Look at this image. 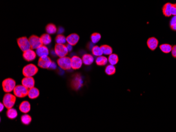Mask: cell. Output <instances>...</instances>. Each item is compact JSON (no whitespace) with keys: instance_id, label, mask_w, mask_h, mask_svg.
Instances as JSON below:
<instances>
[{"instance_id":"6da1fadb","label":"cell","mask_w":176,"mask_h":132,"mask_svg":"<svg viewBox=\"0 0 176 132\" xmlns=\"http://www.w3.org/2000/svg\"><path fill=\"white\" fill-rule=\"evenodd\" d=\"M70 84L71 88L74 90H78L83 86V79L82 76L79 74H76L72 76Z\"/></svg>"},{"instance_id":"7a4b0ae2","label":"cell","mask_w":176,"mask_h":132,"mask_svg":"<svg viewBox=\"0 0 176 132\" xmlns=\"http://www.w3.org/2000/svg\"><path fill=\"white\" fill-rule=\"evenodd\" d=\"M16 95L7 93L5 94L3 99V103L7 109H9L13 107L16 102Z\"/></svg>"},{"instance_id":"3957f363","label":"cell","mask_w":176,"mask_h":132,"mask_svg":"<svg viewBox=\"0 0 176 132\" xmlns=\"http://www.w3.org/2000/svg\"><path fill=\"white\" fill-rule=\"evenodd\" d=\"M38 68L33 64H29L23 68V75L25 77H32L38 73Z\"/></svg>"},{"instance_id":"277c9868","label":"cell","mask_w":176,"mask_h":132,"mask_svg":"<svg viewBox=\"0 0 176 132\" xmlns=\"http://www.w3.org/2000/svg\"><path fill=\"white\" fill-rule=\"evenodd\" d=\"M57 63L60 68L64 70H69L71 67V59L69 57H60L57 60Z\"/></svg>"},{"instance_id":"5b68a950","label":"cell","mask_w":176,"mask_h":132,"mask_svg":"<svg viewBox=\"0 0 176 132\" xmlns=\"http://www.w3.org/2000/svg\"><path fill=\"white\" fill-rule=\"evenodd\" d=\"M16 86V81L11 78L7 79L2 82L3 90L5 93L11 92Z\"/></svg>"},{"instance_id":"8992f818","label":"cell","mask_w":176,"mask_h":132,"mask_svg":"<svg viewBox=\"0 0 176 132\" xmlns=\"http://www.w3.org/2000/svg\"><path fill=\"white\" fill-rule=\"evenodd\" d=\"M29 90L23 85H18L13 90L14 94L17 97L23 98L28 95Z\"/></svg>"},{"instance_id":"52a82bcc","label":"cell","mask_w":176,"mask_h":132,"mask_svg":"<svg viewBox=\"0 0 176 132\" xmlns=\"http://www.w3.org/2000/svg\"><path fill=\"white\" fill-rule=\"evenodd\" d=\"M17 43L20 49L23 52L31 49V46L29 42V39L25 36L19 38L17 40Z\"/></svg>"},{"instance_id":"ba28073f","label":"cell","mask_w":176,"mask_h":132,"mask_svg":"<svg viewBox=\"0 0 176 132\" xmlns=\"http://www.w3.org/2000/svg\"><path fill=\"white\" fill-rule=\"evenodd\" d=\"M54 51L56 55L59 57H65L68 54L69 51L67 47L65 44H56L55 45Z\"/></svg>"},{"instance_id":"9c48e42d","label":"cell","mask_w":176,"mask_h":132,"mask_svg":"<svg viewBox=\"0 0 176 132\" xmlns=\"http://www.w3.org/2000/svg\"><path fill=\"white\" fill-rule=\"evenodd\" d=\"M29 42L31 46V49H37L40 46L42 45L43 43L41 38H39L38 36L35 35H32L29 38Z\"/></svg>"},{"instance_id":"30bf717a","label":"cell","mask_w":176,"mask_h":132,"mask_svg":"<svg viewBox=\"0 0 176 132\" xmlns=\"http://www.w3.org/2000/svg\"><path fill=\"white\" fill-rule=\"evenodd\" d=\"M52 61L48 56H43L40 57L38 61V65L41 68H49Z\"/></svg>"},{"instance_id":"8fae6325","label":"cell","mask_w":176,"mask_h":132,"mask_svg":"<svg viewBox=\"0 0 176 132\" xmlns=\"http://www.w3.org/2000/svg\"><path fill=\"white\" fill-rule=\"evenodd\" d=\"M36 52L33 50V49H30L29 50L23 52V57L27 62H31L36 59Z\"/></svg>"},{"instance_id":"7c38bea8","label":"cell","mask_w":176,"mask_h":132,"mask_svg":"<svg viewBox=\"0 0 176 132\" xmlns=\"http://www.w3.org/2000/svg\"><path fill=\"white\" fill-rule=\"evenodd\" d=\"M82 59L78 56H73L71 58V67L74 70H78L82 65Z\"/></svg>"},{"instance_id":"4fadbf2b","label":"cell","mask_w":176,"mask_h":132,"mask_svg":"<svg viewBox=\"0 0 176 132\" xmlns=\"http://www.w3.org/2000/svg\"><path fill=\"white\" fill-rule=\"evenodd\" d=\"M22 85L28 89L33 88L35 85V81L33 77H25L22 80Z\"/></svg>"},{"instance_id":"5bb4252c","label":"cell","mask_w":176,"mask_h":132,"mask_svg":"<svg viewBox=\"0 0 176 132\" xmlns=\"http://www.w3.org/2000/svg\"><path fill=\"white\" fill-rule=\"evenodd\" d=\"M67 42L68 43L71 44L72 46L76 45L78 43L80 37L76 33H72L68 35L67 38Z\"/></svg>"},{"instance_id":"9a60e30c","label":"cell","mask_w":176,"mask_h":132,"mask_svg":"<svg viewBox=\"0 0 176 132\" xmlns=\"http://www.w3.org/2000/svg\"><path fill=\"white\" fill-rule=\"evenodd\" d=\"M36 55L40 57L43 56H48L49 54V50L47 46L45 45H42L38 49H36Z\"/></svg>"},{"instance_id":"2e32d148","label":"cell","mask_w":176,"mask_h":132,"mask_svg":"<svg viewBox=\"0 0 176 132\" xmlns=\"http://www.w3.org/2000/svg\"><path fill=\"white\" fill-rule=\"evenodd\" d=\"M158 40L156 38H150L148 40L147 45L148 47L152 51L155 50L158 45Z\"/></svg>"},{"instance_id":"e0dca14e","label":"cell","mask_w":176,"mask_h":132,"mask_svg":"<svg viewBox=\"0 0 176 132\" xmlns=\"http://www.w3.org/2000/svg\"><path fill=\"white\" fill-rule=\"evenodd\" d=\"M19 110L23 113H25V114L28 113L31 110L30 104L29 102L27 101L22 102L19 106Z\"/></svg>"},{"instance_id":"ac0fdd59","label":"cell","mask_w":176,"mask_h":132,"mask_svg":"<svg viewBox=\"0 0 176 132\" xmlns=\"http://www.w3.org/2000/svg\"><path fill=\"white\" fill-rule=\"evenodd\" d=\"M82 59L83 63L85 65H90L94 62V56L89 54H85V55H83Z\"/></svg>"},{"instance_id":"d6986e66","label":"cell","mask_w":176,"mask_h":132,"mask_svg":"<svg viewBox=\"0 0 176 132\" xmlns=\"http://www.w3.org/2000/svg\"><path fill=\"white\" fill-rule=\"evenodd\" d=\"M172 4L170 3H167L164 5L163 7V12L164 16L166 17H170L172 14Z\"/></svg>"},{"instance_id":"ffe728a7","label":"cell","mask_w":176,"mask_h":132,"mask_svg":"<svg viewBox=\"0 0 176 132\" xmlns=\"http://www.w3.org/2000/svg\"><path fill=\"white\" fill-rule=\"evenodd\" d=\"M40 95V92L38 88H32L29 90L28 96L30 99H35L39 97Z\"/></svg>"},{"instance_id":"44dd1931","label":"cell","mask_w":176,"mask_h":132,"mask_svg":"<svg viewBox=\"0 0 176 132\" xmlns=\"http://www.w3.org/2000/svg\"><path fill=\"white\" fill-rule=\"evenodd\" d=\"M108 62V59L105 56L102 55L98 56L96 59V64L99 66H104L107 64Z\"/></svg>"},{"instance_id":"7402d4cb","label":"cell","mask_w":176,"mask_h":132,"mask_svg":"<svg viewBox=\"0 0 176 132\" xmlns=\"http://www.w3.org/2000/svg\"><path fill=\"white\" fill-rule=\"evenodd\" d=\"M6 114H7V116L9 119H13L18 116V112L16 109L11 108L7 109Z\"/></svg>"},{"instance_id":"603a6c76","label":"cell","mask_w":176,"mask_h":132,"mask_svg":"<svg viewBox=\"0 0 176 132\" xmlns=\"http://www.w3.org/2000/svg\"><path fill=\"white\" fill-rule=\"evenodd\" d=\"M40 38L41 41L42 42L43 45H47L50 44L51 42V37L50 36V35L48 33L43 34L41 36Z\"/></svg>"},{"instance_id":"cb8c5ba5","label":"cell","mask_w":176,"mask_h":132,"mask_svg":"<svg viewBox=\"0 0 176 132\" xmlns=\"http://www.w3.org/2000/svg\"><path fill=\"white\" fill-rule=\"evenodd\" d=\"M45 30L47 33H48L49 34H54L57 32L58 29L56 28V25L52 23H50L45 27Z\"/></svg>"},{"instance_id":"d4e9b609","label":"cell","mask_w":176,"mask_h":132,"mask_svg":"<svg viewBox=\"0 0 176 132\" xmlns=\"http://www.w3.org/2000/svg\"><path fill=\"white\" fill-rule=\"evenodd\" d=\"M108 62L110 64L114 65L118 63L119 57L116 54H112L109 55V57L108 58Z\"/></svg>"},{"instance_id":"484cf974","label":"cell","mask_w":176,"mask_h":132,"mask_svg":"<svg viewBox=\"0 0 176 132\" xmlns=\"http://www.w3.org/2000/svg\"><path fill=\"white\" fill-rule=\"evenodd\" d=\"M100 47L103 54L105 55H109L112 53L113 50L111 46H109L108 45H103Z\"/></svg>"},{"instance_id":"4316f807","label":"cell","mask_w":176,"mask_h":132,"mask_svg":"<svg viewBox=\"0 0 176 132\" xmlns=\"http://www.w3.org/2000/svg\"><path fill=\"white\" fill-rule=\"evenodd\" d=\"M116 67L114 65L110 64L107 65V67L105 68V72L107 75H112L116 73Z\"/></svg>"},{"instance_id":"83f0119b","label":"cell","mask_w":176,"mask_h":132,"mask_svg":"<svg viewBox=\"0 0 176 132\" xmlns=\"http://www.w3.org/2000/svg\"><path fill=\"white\" fill-rule=\"evenodd\" d=\"M21 120L23 124L28 125L31 122L32 118L29 115L24 114L21 117Z\"/></svg>"},{"instance_id":"f1b7e54d","label":"cell","mask_w":176,"mask_h":132,"mask_svg":"<svg viewBox=\"0 0 176 132\" xmlns=\"http://www.w3.org/2000/svg\"><path fill=\"white\" fill-rule=\"evenodd\" d=\"M160 49L163 53H169L172 52V46L170 44H163L160 46Z\"/></svg>"},{"instance_id":"f546056e","label":"cell","mask_w":176,"mask_h":132,"mask_svg":"<svg viewBox=\"0 0 176 132\" xmlns=\"http://www.w3.org/2000/svg\"><path fill=\"white\" fill-rule=\"evenodd\" d=\"M91 51L93 55L97 56V57L101 56L103 54L102 50L101 49V47H99L98 46H94L93 49H92Z\"/></svg>"},{"instance_id":"4dcf8cb0","label":"cell","mask_w":176,"mask_h":132,"mask_svg":"<svg viewBox=\"0 0 176 132\" xmlns=\"http://www.w3.org/2000/svg\"><path fill=\"white\" fill-rule=\"evenodd\" d=\"M55 40L57 44H64L67 42V38L62 34H58L56 35Z\"/></svg>"},{"instance_id":"1f68e13d","label":"cell","mask_w":176,"mask_h":132,"mask_svg":"<svg viewBox=\"0 0 176 132\" xmlns=\"http://www.w3.org/2000/svg\"><path fill=\"white\" fill-rule=\"evenodd\" d=\"M101 35L100 33H94L91 35V40L92 43L94 44H96L98 43L99 41L101 40Z\"/></svg>"},{"instance_id":"d6a6232c","label":"cell","mask_w":176,"mask_h":132,"mask_svg":"<svg viewBox=\"0 0 176 132\" xmlns=\"http://www.w3.org/2000/svg\"><path fill=\"white\" fill-rule=\"evenodd\" d=\"M172 16H176V4H172Z\"/></svg>"},{"instance_id":"836d02e7","label":"cell","mask_w":176,"mask_h":132,"mask_svg":"<svg viewBox=\"0 0 176 132\" xmlns=\"http://www.w3.org/2000/svg\"><path fill=\"white\" fill-rule=\"evenodd\" d=\"M176 24V16H174L170 21V26L172 25L175 24Z\"/></svg>"},{"instance_id":"e575fe53","label":"cell","mask_w":176,"mask_h":132,"mask_svg":"<svg viewBox=\"0 0 176 132\" xmlns=\"http://www.w3.org/2000/svg\"><path fill=\"white\" fill-rule=\"evenodd\" d=\"M171 52H172V55L174 57H176V45L172 46V49Z\"/></svg>"},{"instance_id":"d590c367","label":"cell","mask_w":176,"mask_h":132,"mask_svg":"<svg viewBox=\"0 0 176 132\" xmlns=\"http://www.w3.org/2000/svg\"><path fill=\"white\" fill-rule=\"evenodd\" d=\"M56 68V64L55 62H52L48 69H49V70H55Z\"/></svg>"},{"instance_id":"8d00e7d4","label":"cell","mask_w":176,"mask_h":132,"mask_svg":"<svg viewBox=\"0 0 176 132\" xmlns=\"http://www.w3.org/2000/svg\"><path fill=\"white\" fill-rule=\"evenodd\" d=\"M64 31H65V29H63L62 27H59L58 28V33L59 34H62L64 32Z\"/></svg>"},{"instance_id":"74e56055","label":"cell","mask_w":176,"mask_h":132,"mask_svg":"<svg viewBox=\"0 0 176 132\" xmlns=\"http://www.w3.org/2000/svg\"><path fill=\"white\" fill-rule=\"evenodd\" d=\"M67 47V49L68 50V51L69 52H71L72 50V49H73V46L71 45V44H69V43H68L67 45H66Z\"/></svg>"},{"instance_id":"f35d334b","label":"cell","mask_w":176,"mask_h":132,"mask_svg":"<svg viewBox=\"0 0 176 132\" xmlns=\"http://www.w3.org/2000/svg\"><path fill=\"white\" fill-rule=\"evenodd\" d=\"M0 105H1V110H0V111H1V112H2V110H3L4 108V105L3 104V103H0Z\"/></svg>"},{"instance_id":"ab89813d","label":"cell","mask_w":176,"mask_h":132,"mask_svg":"<svg viewBox=\"0 0 176 132\" xmlns=\"http://www.w3.org/2000/svg\"><path fill=\"white\" fill-rule=\"evenodd\" d=\"M170 27H171L172 30H173L174 31H176V24L172 25H171Z\"/></svg>"}]
</instances>
